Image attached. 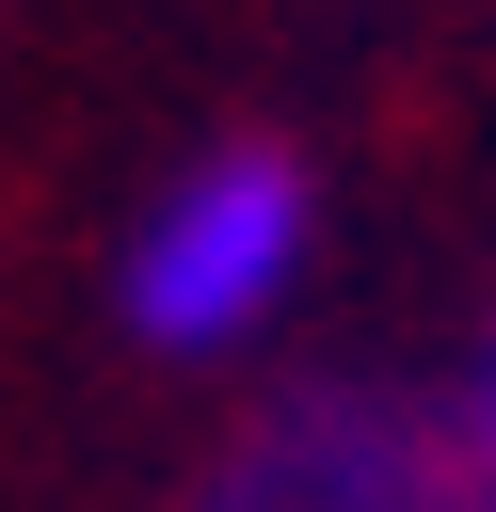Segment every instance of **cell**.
I'll return each mask as SVG.
<instances>
[{
	"label": "cell",
	"mask_w": 496,
	"mask_h": 512,
	"mask_svg": "<svg viewBox=\"0 0 496 512\" xmlns=\"http://www.w3.org/2000/svg\"><path fill=\"white\" fill-rule=\"evenodd\" d=\"M176 512H496L480 448L448 400H400V384H288L224 432V464L176 496Z\"/></svg>",
	"instance_id": "obj_1"
},
{
	"label": "cell",
	"mask_w": 496,
	"mask_h": 512,
	"mask_svg": "<svg viewBox=\"0 0 496 512\" xmlns=\"http://www.w3.org/2000/svg\"><path fill=\"white\" fill-rule=\"evenodd\" d=\"M304 224H320V192L288 144H208L128 240V336L144 352H240L304 288Z\"/></svg>",
	"instance_id": "obj_2"
},
{
	"label": "cell",
	"mask_w": 496,
	"mask_h": 512,
	"mask_svg": "<svg viewBox=\"0 0 496 512\" xmlns=\"http://www.w3.org/2000/svg\"><path fill=\"white\" fill-rule=\"evenodd\" d=\"M448 416H464V448H480V480H496V352H480V384H464Z\"/></svg>",
	"instance_id": "obj_3"
}]
</instances>
